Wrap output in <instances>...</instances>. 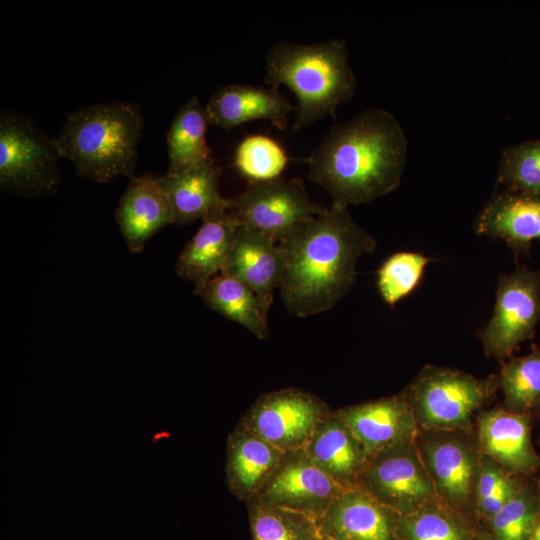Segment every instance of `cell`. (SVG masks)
<instances>
[{"instance_id": "11", "label": "cell", "mask_w": 540, "mask_h": 540, "mask_svg": "<svg viewBox=\"0 0 540 540\" xmlns=\"http://www.w3.org/2000/svg\"><path fill=\"white\" fill-rule=\"evenodd\" d=\"M404 445L369 456L358 487L394 512L407 513L433 495L432 482Z\"/></svg>"}, {"instance_id": "23", "label": "cell", "mask_w": 540, "mask_h": 540, "mask_svg": "<svg viewBox=\"0 0 540 540\" xmlns=\"http://www.w3.org/2000/svg\"><path fill=\"white\" fill-rule=\"evenodd\" d=\"M193 292L212 310L240 324L258 339L268 337L270 307L239 280L220 273L195 286Z\"/></svg>"}, {"instance_id": "20", "label": "cell", "mask_w": 540, "mask_h": 540, "mask_svg": "<svg viewBox=\"0 0 540 540\" xmlns=\"http://www.w3.org/2000/svg\"><path fill=\"white\" fill-rule=\"evenodd\" d=\"M305 451L329 477L345 488L358 487L369 458L346 424L329 413L318 425Z\"/></svg>"}, {"instance_id": "33", "label": "cell", "mask_w": 540, "mask_h": 540, "mask_svg": "<svg viewBox=\"0 0 540 540\" xmlns=\"http://www.w3.org/2000/svg\"><path fill=\"white\" fill-rule=\"evenodd\" d=\"M506 478L507 476L497 465L484 461L477 485V502L480 503L491 496Z\"/></svg>"}, {"instance_id": "28", "label": "cell", "mask_w": 540, "mask_h": 540, "mask_svg": "<svg viewBox=\"0 0 540 540\" xmlns=\"http://www.w3.org/2000/svg\"><path fill=\"white\" fill-rule=\"evenodd\" d=\"M497 186L540 195V138L502 149Z\"/></svg>"}, {"instance_id": "21", "label": "cell", "mask_w": 540, "mask_h": 540, "mask_svg": "<svg viewBox=\"0 0 540 540\" xmlns=\"http://www.w3.org/2000/svg\"><path fill=\"white\" fill-rule=\"evenodd\" d=\"M222 168L211 160L178 174L159 176L175 215V224L184 226L203 220L216 210L229 208V199L219 191Z\"/></svg>"}, {"instance_id": "9", "label": "cell", "mask_w": 540, "mask_h": 540, "mask_svg": "<svg viewBox=\"0 0 540 540\" xmlns=\"http://www.w3.org/2000/svg\"><path fill=\"white\" fill-rule=\"evenodd\" d=\"M345 489L323 472L303 448L285 452L252 501L301 511L319 520Z\"/></svg>"}, {"instance_id": "30", "label": "cell", "mask_w": 540, "mask_h": 540, "mask_svg": "<svg viewBox=\"0 0 540 540\" xmlns=\"http://www.w3.org/2000/svg\"><path fill=\"white\" fill-rule=\"evenodd\" d=\"M431 258L417 252H397L388 257L377 273L380 296L390 306L408 296L422 279Z\"/></svg>"}, {"instance_id": "1", "label": "cell", "mask_w": 540, "mask_h": 540, "mask_svg": "<svg viewBox=\"0 0 540 540\" xmlns=\"http://www.w3.org/2000/svg\"><path fill=\"white\" fill-rule=\"evenodd\" d=\"M405 132L389 111L368 108L337 122L303 159L308 179L324 188L332 204L348 207L396 189L407 161Z\"/></svg>"}, {"instance_id": "35", "label": "cell", "mask_w": 540, "mask_h": 540, "mask_svg": "<svg viewBox=\"0 0 540 540\" xmlns=\"http://www.w3.org/2000/svg\"><path fill=\"white\" fill-rule=\"evenodd\" d=\"M529 540H540V510L538 512V516H537V519L534 524Z\"/></svg>"}, {"instance_id": "36", "label": "cell", "mask_w": 540, "mask_h": 540, "mask_svg": "<svg viewBox=\"0 0 540 540\" xmlns=\"http://www.w3.org/2000/svg\"><path fill=\"white\" fill-rule=\"evenodd\" d=\"M319 540H334L330 537H327V536H321V538Z\"/></svg>"}, {"instance_id": "26", "label": "cell", "mask_w": 540, "mask_h": 540, "mask_svg": "<svg viewBox=\"0 0 540 540\" xmlns=\"http://www.w3.org/2000/svg\"><path fill=\"white\" fill-rule=\"evenodd\" d=\"M427 461L437 486L451 500L469 497L474 478V462L468 450L453 441L435 443L428 448Z\"/></svg>"}, {"instance_id": "31", "label": "cell", "mask_w": 540, "mask_h": 540, "mask_svg": "<svg viewBox=\"0 0 540 540\" xmlns=\"http://www.w3.org/2000/svg\"><path fill=\"white\" fill-rule=\"evenodd\" d=\"M532 496L517 492L492 518L497 540H529L538 516Z\"/></svg>"}, {"instance_id": "32", "label": "cell", "mask_w": 540, "mask_h": 540, "mask_svg": "<svg viewBox=\"0 0 540 540\" xmlns=\"http://www.w3.org/2000/svg\"><path fill=\"white\" fill-rule=\"evenodd\" d=\"M402 540H464L461 527L447 515L422 510L404 515L398 523Z\"/></svg>"}, {"instance_id": "18", "label": "cell", "mask_w": 540, "mask_h": 540, "mask_svg": "<svg viewBox=\"0 0 540 540\" xmlns=\"http://www.w3.org/2000/svg\"><path fill=\"white\" fill-rule=\"evenodd\" d=\"M239 226L229 208L216 210L205 217L180 252L175 263L176 274L195 286L220 274L233 248Z\"/></svg>"}, {"instance_id": "3", "label": "cell", "mask_w": 540, "mask_h": 540, "mask_svg": "<svg viewBox=\"0 0 540 540\" xmlns=\"http://www.w3.org/2000/svg\"><path fill=\"white\" fill-rule=\"evenodd\" d=\"M144 118L138 105L117 101L82 106L66 115L52 138L77 175L99 183L133 175Z\"/></svg>"}, {"instance_id": "34", "label": "cell", "mask_w": 540, "mask_h": 540, "mask_svg": "<svg viewBox=\"0 0 540 540\" xmlns=\"http://www.w3.org/2000/svg\"><path fill=\"white\" fill-rule=\"evenodd\" d=\"M517 492L514 482L507 477L491 496L478 503L480 511L492 518Z\"/></svg>"}, {"instance_id": "12", "label": "cell", "mask_w": 540, "mask_h": 540, "mask_svg": "<svg viewBox=\"0 0 540 540\" xmlns=\"http://www.w3.org/2000/svg\"><path fill=\"white\" fill-rule=\"evenodd\" d=\"M395 512L361 487L345 489L318 520L321 536L334 540H398Z\"/></svg>"}, {"instance_id": "13", "label": "cell", "mask_w": 540, "mask_h": 540, "mask_svg": "<svg viewBox=\"0 0 540 540\" xmlns=\"http://www.w3.org/2000/svg\"><path fill=\"white\" fill-rule=\"evenodd\" d=\"M115 219L132 253H140L159 230L175 224L174 210L159 176L144 174L129 177Z\"/></svg>"}, {"instance_id": "29", "label": "cell", "mask_w": 540, "mask_h": 540, "mask_svg": "<svg viewBox=\"0 0 540 540\" xmlns=\"http://www.w3.org/2000/svg\"><path fill=\"white\" fill-rule=\"evenodd\" d=\"M500 385L512 412L528 410L540 400V348L530 354L514 357L501 370Z\"/></svg>"}, {"instance_id": "14", "label": "cell", "mask_w": 540, "mask_h": 540, "mask_svg": "<svg viewBox=\"0 0 540 540\" xmlns=\"http://www.w3.org/2000/svg\"><path fill=\"white\" fill-rule=\"evenodd\" d=\"M293 110L278 87L236 83L219 86L205 106L209 123L224 131L254 120H266L284 130Z\"/></svg>"}, {"instance_id": "17", "label": "cell", "mask_w": 540, "mask_h": 540, "mask_svg": "<svg viewBox=\"0 0 540 540\" xmlns=\"http://www.w3.org/2000/svg\"><path fill=\"white\" fill-rule=\"evenodd\" d=\"M368 456L405 445L415 422L406 401L392 397L347 407L336 412Z\"/></svg>"}, {"instance_id": "6", "label": "cell", "mask_w": 540, "mask_h": 540, "mask_svg": "<svg viewBox=\"0 0 540 540\" xmlns=\"http://www.w3.org/2000/svg\"><path fill=\"white\" fill-rule=\"evenodd\" d=\"M229 210L239 224L255 229L278 243L298 222L326 210L309 197L299 178L279 177L249 182L229 199Z\"/></svg>"}, {"instance_id": "8", "label": "cell", "mask_w": 540, "mask_h": 540, "mask_svg": "<svg viewBox=\"0 0 540 540\" xmlns=\"http://www.w3.org/2000/svg\"><path fill=\"white\" fill-rule=\"evenodd\" d=\"M540 320V269L518 266L498 279L493 315L480 339L487 354L509 356L522 342L531 339Z\"/></svg>"}, {"instance_id": "27", "label": "cell", "mask_w": 540, "mask_h": 540, "mask_svg": "<svg viewBox=\"0 0 540 540\" xmlns=\"http://www.w3.org/2000/svg\"><path fill=\"white\" fill-rule=\"evenodd\" d=\"M289 156L274 138L263 134L244 137L233 155L235 170L249 182L268 181L281 177Z\"/></svg>"}, {"instance_id": "22", "label": "cell", "mask_w": 540, "mask_h": 540, "mask_svg": "<svg viewBox=\"0 0 540 540\" xmlns=\"http://www.w3.org/2000/svg\"><path fill=\"white\" fill-rule=\"evenodd\" d=\"M479 436L484 451L508 469L529 472L539 463L531 444L529 420L520 413L506 410L483 413Z\"/></svg>"}, {"instance_id": "2", "label": "cell", "mask_w": 540, "mask_h": 540, "mask_svg": "<svg viewBox=\"0 0 540 540\" xmlns=\"http://www.w3.org/2000/svg\"><path fill=\"white\" fill-rule=\"evenodd\" d=\"M279 245L284 257L282 301L291 314L307 317L332 309L348 293L358 259L377 243L348 207L332 204L295 224Z\"/></svg>"}, {"instance_id": "24", "label": "cell", "mask_w": 540, "mask_h": 540, "mask_svg": "<svg viewBox=\"0 0 540 540\" xmlns=\"http://www.w3.org/2000/svg\"><path fill=\"white\" fill-rule=\"evenodd\" d=\"M205 107L196 96L177 111L167 131L168 174H178L212 159L207 144L209 125Z\"/></svg>"}, {"instance_id": "4", "label": "cell", "mask_w": 540, "mask_h": 540, "mask_svg": "<svg viewBox=\"0 0 540 540\" xmlns=\"http://www.w3.org/2000/svg\"><path fill=\"white\" fill-rule=\"evenodd\" d=\"M265 82L275 87L284 85L295 94L294 130L334 116L338 106L349 101L357 88L342 39L274 44L266 54Z\"/></svg>"}, {"instance_id": "5", "label": "cell", "mask_w": 540, "mask_h": 540, "mask_svg": "<svg viewBox=\"0 0 540 540\" xmlns=\"http://www.w3.org/2000/svg\"><path fill=\"white\" fill-rule=\"evenodd\" d=\"M60 156L49 138L28 115L0 114V188L24 198L56 194Z\"/></svg>"}, {"instance_id": "7", "label": "cell", "mask_w": 540, "mask_h": 540, "mask_svg": "<svg viewBox=\"0 0 540 540\" xmlns=\"http://www.w3.org/2000/svg\"><path fill=\"white\" fill-rule=\"evenodd\" d=\"M329 413L319 397L286 388L260 396L238 425L287 452L305 448Z\"/></svg>"}, {"instance_id": "16", "label": "cell", "mask_w": 540, "mask_h": 540, "mask_svg": "<svg viewBox=\"0 0 540 540\" xmlns=\"http://www.w3.org/2000/svg\"><path fill=\"white\" fill-rule=\"evenodd\" d=\"M221 273L248 286L269 307L280 289L284 257L279 243L267 235L241 225Z\"/></svg>"}, {"instance_id": "37", "label": "cell", "mask_w": 540, "mask_h": 540, "mask_svg": "<svg viewBox=\"0 0 540 540\" xmlns=\"http://www.w3.org/2000/svg\"><path fill=\"white\" fill-rule=\"evenodd\" d=\"M480 540H492V539H490V538H482Z\"/></svg>"}, {"instance_id": "25", "label": "cell", "mask_w": 540, "mask_h": 540, "mask_svg": "<svg viewBox=\"0 0 540 540\" xmlns=\"http://www.w3.org/2000/svg\"><path fill=\"white\" fill-rule=\"evenodd\" d=\"M248 504L253 540H319L318 520L301 511L268 506L257 501Z\"/></svg>"}, {"instance_id": "10", "label": "cell", "mask_w": 540, "mask_h": 540, "mask_svg": "<svg viewBox=\"0 0 540 540\" xmlns=\"http://www.w3.org/2000/svg\"><path fill=\"white\" fill-rule=\"evenodd\" d=\"M490 389L489 381L457 371L429 368L415 383L412 396L423 424L451 428L467 424Z\"/></svg>"}, {"instance_id": "19", "label": "cell", "mask_w": 540, "mask_h": 540, "mask_svg": "<svg viewBox=\"0 0 540 540\" xmlns=\"http://www.w3.org/2000/svg\"><path fill=\"white\" fill-rule=\"evenodd\" d=\"M284 454L285 451L238 425L227 441L225 471L228 489L246 503L254 500Z\"/></svg>"}, {"instance_id": "15", "label": "cell", "mask_w": 540, "mask_h": 540, "mask_svg": "<svg viewBox=\"0 0 540 540\" xmlns=\"http://www.w3.org/2000/svg\"><path fill=\"white\" fill-rule=\"evenodd\" d=\"M477 234L502 239L516 256L528 255L540 242V195L503 189L478 214Z\"/></svg>"}]
</instances>
